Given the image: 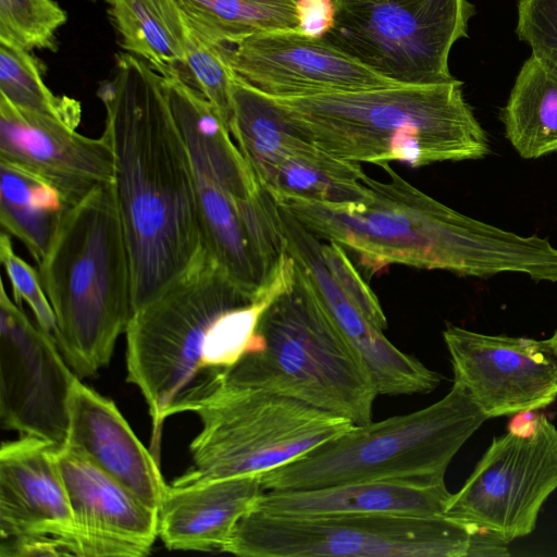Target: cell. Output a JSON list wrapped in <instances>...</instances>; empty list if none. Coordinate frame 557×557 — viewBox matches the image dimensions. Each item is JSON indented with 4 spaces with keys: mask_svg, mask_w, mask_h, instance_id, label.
Here are the masks:
<instances>
[{
    "mask_svg": "<svg viewBox=\"0 0 557 557\" xmlns=\"http://www.w3.org/2000/svg\"><path fill=\"white\" fill-rule=\"evenodd\" d=\"M113 152L126 239L132 312L182 276L203 251L190 156L161 75L128 52L98 91Z\"/></svg>",
    "mask_w": 557,
    "mask_h": 557,
    "instance_id": "1",
    "label": "cell"
},
{
    "mask_svg": "<svg viewBox=\"0 0 557 557\" xmlns=\"http://www.w3.org/2000/svg\"><path fill=\"white\" fill-rule=\"evenodd\" d=\"M382 182L362 177L367 200L331 205L297 197L274 200L314 236L349 249L370 275L391 264L488 277L525 274L557 283V248L537 235L521 236L440 202L389 164Z\"/></svg>",
    "mask_w": 557,
    "mask_h": 557,
    "instance_id": "2",
    "label": "cell"
},
{
    "mask_svg": "<svg viewBox=\"0 0 557 557\" xmlns=\"http://www.w3.org/2000/svg\"><path fill=\"white\" fill-rule=\"evenodd\" d=\"M294 275L295 261L285 257L268 288L252 295L203 250L182 276L132 312L127 381L146 400L154 443L177 403L260 349V320Z\"/></svg>",
    "mask_w": 557,
    "mask_h": 557,
    "instance_id": "3",
    "label": "cell"
},
{
    "mask_svg": "<svg viewBox=\"0 0 557 557\" xmlns=\"http://www.w3.org/2000/svg\"><path fill=\"white\" fill-rule=\"evenodd\" d=\"M462 83L397 84L295 97L270 96L322 150L342 160L413 168L490 152Z\"/></svg>",
    "mask_w": 557,
    "mask_h": 557,
    "instance_id": "4",
    "label": "cell"
},
{
    "mask_svg": "<svg viewBox=\"0 0 557 557\" xmlns=\"http://www.w3.org/2000/svg\"><path fill=\"white\" fill-rule=\"evenodd\" d=\"M38 265L58 346L79 379L94 376L109 364L132 315L129 257L112 183L72 208Z\"/></svg>",
    "mask_w": 557,
    "mask_h": 557,
    "instance_id": "5",
    "label": "cell"
},
{
    "mask_svg": "<svg viewBox=\"0 0 557 557\" xmlns=\"http://www.w3.org/2000/svg\"><path fill=\"white\" fill-rule=\"evenodd\" d=\"M295 264L294 280L260 320V349L245 355L223 373L235 382L305 403L352 424L368 423L379 396L371 375L306 272Z\"/></svg>",
    "mask_w": 557,
    "mask_h": 557,
    "instance_id": "6",
    "label": "cell"
},
{
    "mask_svg": "<svg viewBox=\"0 0 557 557\" xmlns=\"http://www.w3.org/2000/svg\"><path fill=\"white\" fill-rule=\"evenodd\" d=\"M490 419L454 382L438 401L382 421L354 424L295 460L261 474L264 491L406 480L443 482L462 445Z\"/></svg>",
    "mask_w": 557,
    "mask_h": 557,
    "instance_id": "7",
    "label": "cell"
},
{
    "mask_svg": "<svg viewBox=\"0 0 557 557\" xmlns=\"http://www.w3.org/2000/svg\"><path fill=\"white\" fill-rule=\"evenodd\" d=\"M195 413L201 430L190 443L191 469L180 479L263 474L307 454L354 425L305 403L228 379L197 387L171 416Z\"/></svg>",
    "mask_w": 557,
    "mask_h": 557,
    "instance_id": "8",
    "label": "cell"
},
{
    "mask_svg": "<svg viewBox=\"0 0 557 557\" xmlns=\"http://www.w3.org/2000/svg\"><path fill=\"white\" fill-rule=\"evenodd\" d=\"M245 557L509 556L497 534L445 515L278 516L252 508L222 548Z\"/></svg>",
    "mask_w": 557,
    "mask_h": 557,
    "instance_id": "9",
    "label": "cell"
},
{
    "mask_svg": "<svg viewBox=\"0 0 557 557\" xmlns=\"http://www.w3.org/2000/svg\"><path fill=\"white\" fill-rule=\"evenodd\" d=\"M323 39L380 75L405 85L455 81L453 45L475 13L468 0H334Z\"/></svg>",
    "mask_w": 557,
    "mask_h": 557,
    "instance_id": "10",
    "label": "cell"
},
{
    "mask_svg": "<svg viewBox=\"0 0 557 557\" xmlns=\"http://www.w3.org/2000/svg\"><path fill=\"white\" fill-rule=\"evenodd\" d=\"M557 488V429L545 417L528 431L494 437L445 516L497 534L508 543L530 534Z\"/></svg>",
    "mask_w": 557,
    "mask_h": 557,
    "instance_id": "11",
    "label": "cell"
},
{
    "mask_svg": "<svg viewBox=\"0 0 557 557\" xmlns=\"http://www.w3.org/2000/svg\"><path fill=\"white\" fill-rule=\"evenodd\" d=\"M55 341L0 292V420L21 436L65 443L77 380Z\"/></svg>",
    "mask_w": 557,
    "mask_h": 557,
    "instance_id": "12",
    "label": "cell"
},
{
    "mask_svg": "<svg viewBox=\"0 0 557 557\" xmlns=\"http://www.w3.org/2000/svg\"><path fill=\"white\" fill-rule=\"evenodd\" d=\"M443 338L454 382L488 418L528 412L557 397V362L549 339L486 335L447 324Z\"/></svg>",
    "mask_w": 557,
    "mask_h": 557,
    "instance_id": "13",
    "label": "cell"
},
{
    "mask_svg": "<svg viewBox=\"0 0 557 557\" xmlns=\"http://www.w3.org/2000/svg\"><path fill=\"white\" fill-rule=\"evenodd\" d=\"M232 70L262 92L295 97L397 85L323 38L298 29L263 32L222 46Z\"/></svg>",
    "mask_w": 557,
    "mask_h": 557,
    "instance_id": "14",
    "label": "cell"
},
{
    "mask_svg": "<svg viewBox=\"0 0 557 557\" xmlns=\"http://www.w3.org/2000/svg\"><path fill=\"white\" fill-rule=\"evenodd\" d=\"M54 456L74 520L69 554L147 555L158 537L157 510L69 446H55Z\"/></svg>",
    "mask_w": 557,
    "mask_h": 557,
    "instance_id": "15",
    "label": "cell"
},
{
    "mask_svg": "<svg viewBox=\"0 0 557 557\" xmlns=\"http://www.w3.org/2000/svg\"><path fill=\"white\" fill-rule=\"evenodd\" d=\"M0 160L45 178L73 206L113 182V152L104 135L84 136L62 122L21 110L2 96Z\"/></svg>",
    "mask_w": 557,
    "mask_h": 557,
    "instance_id": "16",
    "label": "cell"
},
{
    "mask_svg": "<svg viewBox=\"0 0 557 557\" xmlns=\"http://www.w3.org/2000/svg\"><path fill=\"white\" fill-rule=\"evenodd\" d=\"M287 251L310 278L320 300L347 342L367 367L377 395L428 394L442 376L394 346L383 331L370 323L351 304L330 275L321 242L292 213L278 205Z\"/></svg>",
    "mask_w": 557,
    "mask_h": 557,
    "instance_id": "17",
    "label": "cell"
},
{
    "mask_svg": "<svg viewBox=\"0 0 557 557\" xmlns=\"http://www.w3.org/2000/svg\"><path fill=\"white\" fill-rule=\"evenodd\" d=\"M57 445L21 436L0 449V537L51 540L70 555L74 520L55 461Z\"/></svg>",
    "mask_w": 557,
    "mask_h": 557,
    "instance_id": "18",
    "label": "cell"
},
{
    "mask_svg": "<svg viewBox=\"0 0 557 557\" xmlns=\"http://www.w3.org/2000/svg\"><path fill=\"white\" fill-rule=\"evenodd\" d=\"M77 377L63 445L81 453L147 506H160L168 488L156 458L137 438L115 404Z\"/></svg>",
    "mask_w": 557,
    "mask_h": 557,
    "instance_id": "19",
    "label": "cell"
},
{
    "mask_svg": "<svg viewBox=\"0 0 557 557\" xmlns=\"http://www.w3.org/2000/svg\"><path fill=\"white\" fill-rule=\"evenodd\" d=\"M261 474L213 480L177 478L158 508V537L171 550H222L263 493Z\"/></svg>",
    "mask_w": 557,
    "mask_h": 557,
    "instance_id": "20",
    "label": "cell"
},
{
    "mask_svg": "<svg viewBox=\"0 0 557 557\" xmlns=\"http://www.w3.org/2000/svg\"><path fill=\"white\" fill-rule=\"evenodd\" d=\"M445 481H356L318 488L263 491L253 508L278 516L444 515Z\"/></svg>",
    "mask_w": 557,
    "mask_h": 557,
    "instance_id": "21",
    "label": "cell"
},
{
    "mask_svg": "<svg viewBox=\"0 0 557 557\" xmlns=\"http://www.w3.org/2000/svg\"><path fill=\"white\" fill-rule=\"evenodd\" d=\"M231 100V135L262 187L270 183L284 159L315 145L269 95L235 72Z\"/></svg>",
    "mask_w": 557,
    "mask_h": 557,
    "instance_id": "22",
    "label": "cell"
},
{
    "mask_svg": "<svg viewBox=\"0 0 557 557\" xmlns=\"http://www.w3.org/2000/svg\"><path fill=\"white\" fill-rule=\"evenodd\" d=\"M73 206L45 178L0 160V222L39 264Z\"/></svg>",
    "mask_w": 557,
    "mask_h": 557,
    "instance_id": "23",
    "label": "cell"
},
{
    "mask_svg": "<svg viewBox=\"0 0 557 557\" xmlns=\"http://www.w3.org/2000/svg\"><path fill=\"white\" fill-rule=\"evenodd\" d=\"M502 121L506 137L524 159L557 151V69L531 57L517 75Z\"/></svg>",
    "mask_w": 557,
    "mask_h": 557,
    "instance_id": "24",
    "label": "cell"
},
{
    "mask_svg": "<svg viewBox=\"0 0 557 557\" xmlns=\"http://www.w3.org/2000/svg\"><path fill=\"white\" fill-rule=\"evenodd\" d=\"M125 51L157 72L184 65L185 20L175 0H107Z\"/></svg>",
    "mask_w": 557,
    "mask_h": 557,
    "instance_id": "25",
    "label": "cell"
},
{
    "mask_svg": "<svg viewBox=\"0 0 557 557\" xmlns=\"http://www.w3.org/2000/svg\"><path fill=\"white\" fill-rule=\"evenodd\" d=\"M360 163L336 158L317 145L289 156L263 187L274 200L297 197L331 205L364 201L370 189Z\"/></svg>",
    "mask_w": 557,
    "mask_h": 557,
    "instance_id": "26",
    "label": "cell"
},
{
    "mask_svg": "<svg viewBox=\"0 0 557 557\" xmlns=\"http://www.w3.org/2000/svg\"><path fill=\"white\" fill-rule=\"evenodd\" d=\"M207 40L233 46L263 32L298 29L296 0H175Z\"/></svg>",
    "mask_w": 557,
    "mask_h": 557,
    "instance_id": "27",
    "label": "cell"
},
{
    "mask_svg": "<svg viewBox=\"0 0 557 557\" xmlns=\"http://www.w3.org/2000/svg\"><path fill=\"white\" fill-rule=\"evenodd\" d=\"M0 96L14 107L48 116L76 128L79 101L54 95L45 84L37 61L28 51L0 44Z\"/></svg>",
    "mask_w": 557,
    "mask_h": 557,
    "instance_id": "28",
    "label": "cell"
},
{
    "mask_svg": "<svg viewBox=\"0 0 557 557\" xmlns=\"http://www.w3.org/2000/svg\"><path fill=\"white\" fill-rule=\"evenodd\" d=\"M66 21L54 0H0V44L55 51L57 33Z\"/></svg>",
    "mask_w": 557,
    "mask_h": 557,
    "instance_id": "29",
    "label": "cell"
},
{
    "mask_svg": "<svg viewBox=\"0 0 557 557\" xmlns=\"http://www.w3.org/2000/svg\"><path fill=\"white\" fill-rule=\"evenodd\" d=\"M184 20L186 58L183 66L187 69L191 78L189 83L216 109L228 125L234 71L227 63L222 47L207 40L191 26L185 15Z\"/></svg>",
    "mask_w": 557,
    "mask_h": 557,
    "instance_id": "30",
    "label": "cell"
},
{
    "mask_svg": "<svg viewBox=\"0 0 557 557\" xmlns=\"http://www.w3.org/2000/svg\"><path fill=\"white\" fill-rule=\"evenodd\" d=\"M0 259L11 282L14 302L22 307V301H25L34 313L36 324L57 343V321L40 275L15 253L10 235L3 231L0 236Z\"/></svg>",
    "mask_w": 557,
    "mask_h": 557,
    "instance_id": "31",
    "label": "cell"
},
{
    "mask_svg": "<svg viewBox=\"0 0 557 557\" xmlns=\"http://www.w3.org/2000/svg\"><path fill=\"white\" fill-rule=\"evenodd\" d=\"M323 262L344 295L375 327L384 331L387 320L377 297L352 265L345 248L335 242L321 243Z\"/></svg>",
    "mask_w": 557,
    "mask_h": 557,
    "instance_id": "32",
    "label": "cell"
},
{
    "mask_svg": "<svg viewBox=\"0 0 557 557\" xmlns=\"http://www.w3.org/2000/svg\"><path fill=\"white\" fill-rule=\"evenodd\" d=\"M516 33L532 55L557 69V0H518Z\"/></svg>",
    "mask_w": 557,
    "mask_h": 557,
    "instance_id": "33",
    "label": "cell"
},
{
    "mask_svg": "<svg viewBox=\"0 0 557 557\" xmlns=\"http://www.w3.org/2000/svg\"><path fill=\"white\" fill-rule=\"evenodd\" d=\"M298 30L312 38H323L334 26V0H296Z\"/></svg>",
    "mask_w": 557,
    "mask_h": 557,
    "instance_id": "34",
    "label": "cell"
},
{
    "mask_svg": "<svg viewBox=\"0 0 557 557\" xmlns=\"http://www.w3.org/2000/svg\"><path fill=\"white\" fill-rule=\"evenodd\" d=\"M549 344H550L552 350L554 352V356H555L556 362H557V331L549 338Z\"/></svg>",
    "mask_w": 557,
    "mask_h": 557,
    "instance_id": "35",
    "label": "cell"
},
{
    "mask_svg": "<svg viewBox=\"0 0 557 557\" xmlns=\"http://www.w3.org/2000/svg\"><path fill=\"white\" fill-rule=\"evenodd\" d=\"M89 1H97V0H89Z\"/></svg>",
    "mask_w": 557,
    "mask_h": 557,
    "instance_id": "36",
    "label": "cell"
}]
</instances>
